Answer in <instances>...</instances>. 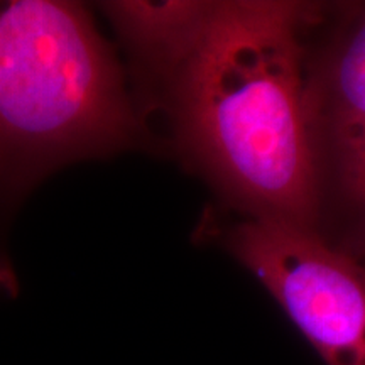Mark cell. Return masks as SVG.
<instances>
[{"mask_svg":"<svg viewBox=\"0 0 365 365\" xmlns=\"http://www.w3.org/2000/svg\"><path fill=\"white\" fill-rule=\"evenodd\" d=\"M323 7L217 2L166 83L178 140L245 215L319 230L322 168L309 107V33Z\"/></svg>","mask_w":365,"mask_h":365,"instance_id":"6da1fadb","label":"cell"},{"mask_svg":"<svg viewBox=\"0 0 365 365\" xmlns=\"http://www.w3.org/2000/svg\"><path fill=\"white\" fill-rule=\"evenodd\" d=\"M143 143L124 70L88 9L0 4V230L54 171Z\"/></svg>","mask_w":365,"mask_h":365,"instance_id":"7a4b0ae2","label":"cell"},{"mask_svg":"<svg viewBox=\"0 0 365 365\" xmlns=\"http://www.w3.org/2000/svg\"><path fill=\"white\" fill-rule=\"evenodd\" d=\"M223 244L327 365H365V266L319 230L245 215Z\"/></svg>","mask_w":365,"mask_h":365,"instance_id":"3957f363","label":"cell"},{"mask_svg":"<svg viewBox=\"0 0 365 365\" xmlns=\"http://www.w3.org/2000/svg\"><path fill=\"white\" fill-rule=\"evenodd\" d=\"M309 51V107L328 195L350 220L365 210V4L335 9Z\"/></svg>","mask_w":365,"mask_h":365,"instance_id":"277c9868","label":"cell"},{"mask_svg":"<svg viewBox=\"0 0 365 365\" xmlns=\"http://www.w3.org/2000/svg\"><path fill=\"white\" fill-rule=\"evenodd\" d=\"M217 2L118 0L100 9L129 54L137 80L166 85L195 51Z\"/></svg>","mask_w":365,"mask_h":365,"instance_id":"5b68a950","label":"cell"},{"mask_svg":"<svg viewBox=\"0 0 365 365\" xmlns=\"http://www.w3.org/2000/svg\"><path fill=\"white\" fill-rule=\"evenodd\" d=\"M335 244L365 266V210L349 222L344 239Z\"/></svg>","mask_w":365,"mask_h":365,"instance_id":"8992f818","label":"cell"}]
</instances>
